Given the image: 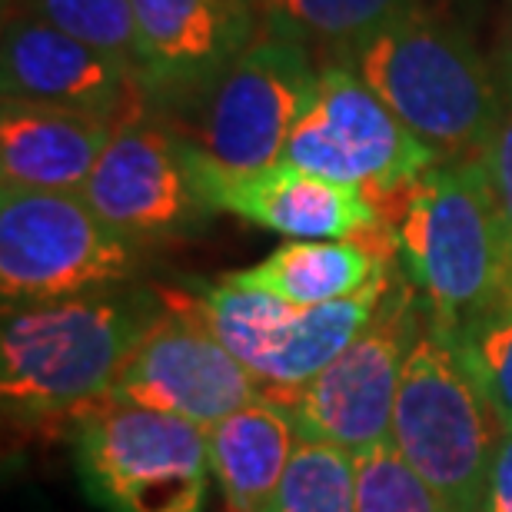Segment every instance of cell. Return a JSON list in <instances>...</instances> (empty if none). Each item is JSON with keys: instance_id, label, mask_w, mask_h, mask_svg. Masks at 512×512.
<instances>
[{"instance_id": "obj_1", "label": "cell", "mask_w": 512, "mask_h": 512, "mask_svg": "<svg viewBox=\"0 0 512 512\" xmlns=\"http://www.w3.org/2000/svg\"><path fill=\"white\" fill-rule=\"evenodd\" d=\"M163 316L160 290L130 283L4 310L0 393L7 423L74 429L107 403L130 356Z\"/></svg>"}, {"instance_id": "obj_2", "label": "cell", "mask_w": 512, "mask_h": 512, "mask_svg": "<svg viewBox=\"0 0 512 512\" xmlns=\"http://www.w3.org/2000/svg\"><path fill=\"white\" fill-rule=\"evenodd\" d=\"M386 197L399 260L439 330L503 310L506 243L479 153L439 160Z\"/></svg>"}, {"instance_id": "obj_3", "label": "cell", "mask_w": 512, "mask_h": 512, "mask_svg": "<svg viewBox=\"0 0 512 512\" xmlns=\"http://www.w3.org/2000/svg\"><path fill=\"white\" fill-rule=\"evenodd\" d=\"M346 67L446 160L476 157L506 107L503 80L483 54L423 10L399 17L356 47Z\"/></svg>"}, {"instance_id": "obj_4", "label": "cell", "mask_w": 512, "mask_h": 512, "mask_svg": "<svg viewBox=\"0 0 512 512\" xmlns=\"http://www.w3.org/2000/svg\"><path fill=\"white\" fill-rule=\"evenodd\" d=\"M503 436V419L429 316L406 356L389 443L449 512H479Z\"/></svg>"}, {"instance_id": "obj_5", "label": "cell", "mask_w": 512, "mask_h": 512, "mask_svg": "<svg viewBox=\"0 0 512 512\" xmlns=\"http://www.w3.org/2000/svg\"><path fill=\"white\" fill-rule=\"evenodd\" d=\"M74 463L107 512H203L207 429L160 409L104 403L74 426Z\"/></svg>"}, {"instance_id": "obj_6", "label": "cell", "mask_w": 512, "mask_h": 512, "mask_svg": "<svg viewBox=\"0 0 512 512\" xmlns=\"http://www.w3.org/2000/svg\"><path fill=\"white\" fill-rule=\"evenodd\" d=\"M140 243L107 227L80 193L0 190L4 310L130 283Z\"/></svg>"}, {"instance_id": "obj_7", "label": "cell", "mask_w": 512, "mask_h": 512, "mask_svg": "<svg viewBox=\"0 0 512 512\" xmlns=\"http://www.w3.org/2000/svg\"><path fill=\"white\" fill-rule=\"evenodd\" d=\"M419 330L413 290L389 283L366 330L330 366L300 386H263V399L280 406L303 439L360 456L389 439L399 380Z\"/></svg>"}, {"instance_id": "obj_8", "label": "cell", "mask_w": 512, "mask_h": 512, "mask_svg": "<svg viewBox=\"0 0 512 512\" xmlns=\"http://www.w3.org/2000/svg\"><path fill=\"white\" fill-rule=\"evenodd\" d=\"M386 286L389 270L383 266L366 290L323 306H293L227 280L173 293L210 326L260 386H300L330 366L366 330Z\"/></svg>"}, {"instance_id": "obj_9", "label": "cell", "mask_w": 512, "mask_h": 512, "mask_svg": "<svg viewBox=\"0 0 512 512\" xmlns=\"http://www.w3.org/2000/svg\"><path fill=\"white\" fill-rule=\"evenodd\" d=\"M316 87L320 67L310 50L266 30L207 87L190 147L227 173L273 167L310 110Z\"/></svg>"}, {"instance_id": "obj_10", "label": "cell", "mask_w": 512, "mask_h": 512, "mask_svg": "<svg viewBox=\"0 0 512 512\" xmlns=\"http://www.w3.org/2000/svg\"><path fill=\"white\" fill-rule=\"evenodd\" d=\"M283 160L336 183L386 193L443 157L416 137L380 94L346 64H323L310 110L290 133Z\"/></svg>"}, {"instance_id": "obj_11", "label": "cell", "mask_w": 512, "mask_h": 512, "mask_svg": "<svg viewBox=\"0 0 512 512\" xmlns=\"http://www.w3.org/2000/svg\"><path fill=\"white\" fill-rule=\"evenodd\" d=\"M167 316L130 356L107 403H133L190 419L200 429L263 396L260 380L223 346L173 290H160Z\"/></svg>"}, {"instance_id": "obj_12", "label": "cell", "mask_w": 512, "mask_h": 512, "mask_svg": "<svg viewBox=\"0 0 512 512\" xmlns=\"http://www.w3.org/2000/svg\"><path fill=\"white\" fill-rule=\"evenodd\" d=\"M80 197L107 227L137 243L177 237L213 213L197 183L190 143L143 117L114 130Z\"/></svg>"}, {"instance_id": "obj_13", "label": "cell", "mask_w": 512, "mask_h": 512, "mask_svg": "<svg viewBox=\"0 0 512 512\" xmlns=\"http://www.w3.org/2000/svg\"><path fill=\"white\" fill-rule=\"evenodd\" d=\"M0 54L4 100L97 114L117 127L140 117L137 97L143 77L137 70L44 20L7 14Z\"/></svg>"}, {"instance_id": "obj_14", "label": "cell", "mask_w": 512, "mask_h": 512, "mask_svg": "<svg viewBox=\"0 0 512 512\" xmlns=\"http://www.w3.org/2000/svg\"><path fill=\"white\" fill-rule=\"evenodd\" d=\"M193 170L213 213H233L280 237L363 243V237L380 227V213L366 190L286 160L253 173H227L193 150Z\"/></svg>"}, {"instance_id": "obj_15", "label": "cell", "mask_w": 512, "mask_h": 512, "mask_svg": "<svg viewBox=\"0 0 512 512\" xmlns=\"http://www.w3.org/2000/svg\"><path fill=\"white\" fill-rule=\"evenodd\" d=\"M147 84L207 90L253 44L260 0H130Z\"/></svg>"}, {"instance_id": "obj_16", "label": "cell", "mask_w": 512, "mask_h": 512, "mask_svg": "<svg viewBox=\"0 0 512 512\" xmlns=\"http://www.w3.org/2000/svg\"><path fill=\"white\" fill-rule=\"evenodd\" d=\"M117 124L97 114L4 100L0 114V177L4 187L80 193L107 150Z\"/></svg>"}, {"instance_id": "obj_17", "label": "cell", "mask_w": 512, "mask_h": 512, "mask_svg": "<svg viewBox=\"0 0 512 512\" xmlns=\"http://www.w3.org/2000/svg\"><path fill=\"white\" fill-rule=\"evenodd\" d=\"M300 439L293 419L263 396L207 429L213 483L230 512H273Z\"/></svg>"}, {"instance_id": "obj_18", "label": "cell", "mask_w": 512, "mask_h": 512, "mask_svg": "<svg viewBox=\"0 0 512 512\" xmlns=\"http://www.w3.org/2000/svg\"><path fill=\"white\" fill-rule=\"evenodd\" d=\"M383 266V256L356 240H293L223 280L293 306H323L366 290Z\"/></svg>"}, {"instance_id": "obj_19", "label": "cell", "mask_w": 512, "mask_h": 512, "mask_svg": "<svg viewBox=\"0 0 512 512\" xmlns=\"http://www.w3.org/2000/svg\"><path fill=\"white\" fill-rule=\"evenodd\" d=\"M260 7L270 34L290 37L306 50H340L346 57L399 17L419 10L416 0H260Z\"/></svg>"}, {"instance_id": "obj_20", "label": "cell", "mask_w": 512, "mask_h": 512, "mask_svg": "<svg viewBox=\"0 0 512 512\" xmlns=\"http://www.w3.org/2000/svg\"><path fill=\"white\" fill-rule=\"evenodd\" d=\"M10 14H24L87 40L130 64L147 84V54L140 44L130 0H10Z\"/></svg>"}, {"instance_id": "obj_21", "label": "cell", "mask_w": 512, "mask_h": 512, "mask_svg": "<svg viewBox=\"0 0 512 512\" xmlns=\"http://www.w3.org/2000/svg\"><path fill=\"white\" fill-rule=\"evenodd\" d=\"M273 512H356V456L320 439H300Z\"/></svg>"}, {"instance_id": "obj_22", "label": "cell", "mask_w": 512, "mask_h": 512, "mask_svg": "<svg viewBox=\"0 0 512 512\" xmlns=\"http://www.w3.org/2000/svg\"><path fill=\"white\" fill-rule=\"evenodd\" d=\"M356 512H449V506L386 439L356 456Z\"/></svg>"}, {"instance_id": "obj_23", "label": "cell", "mask_w": 512, "mask_h": 512, "mask_svg": "<svg viewBox=\"0 0 512 512\" xmlns=\"http://www.w3.org/2000/svg\"><path fill=\"white\" fill-rule=\"evenodd\" d=\"M446 336L503 419L506 433H512V313H489L466 330Z\"/></svg>"}, {"instance_id": "obj_24", "label": "cell", "mask_w": 512, "mask_h": 512, "mask_svg": "<svg viewBox=\"0 0 512 512\" xmlns=\"http://www.w3.org/2000/svg\"><path fill=\"white\" fill-rule=\"evenodd\" d=\"M479 160H483L489 190H493L496 217L499 227H503V243H506V293H503V310L496 313H512V94H506L503 117L496 120L486 147L479 150Z\"/></svg>"}, {"instance_id": "obj_25", "label": "cell", "mask_w": 512, "mask_h": 512, "mask_svg": "<svg viewBox=\"0 0 512 512\" xmlns=\"http://www.w3.org/2000/svg\"><path fill=\"white\" fill-rule=\"evenodd\" d=\"M479 512H512V433L503 436Z\"/></svg>"}, {"instance_id": "obj_26", "label": "cell", "mask_w": 512, "mask_h": 512, "mask_svg": "<svg viewBox=\"0 0 512 512\" xmlns=\"http://www.w3.org/2000/svg\"><path fill=\"white\" fill-rule=\"evenodd\" d=\"M499 80L512 94V0H503V27H499Z\"/></svg>"}]
</instances>
